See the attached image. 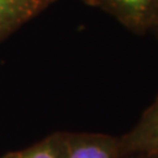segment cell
Here are the masks:
<instances>
[{
    "mask_svg": "<svg viewBox=\"0 0 158 158\" xmlns=\"http://www.w3.org/2000/svg\"><path fill=\"white\" fill-rule=\"evenodd\" d=\"M40 12L39 7L29 0H0V41Z\"/></svg>",
    "mask_w": 158,
    "mask_h": 158,
    "instance_id": "277c9868",
    "label": "cell"
},
{
    "mask_svg": "<svg viewBox=\"0 0 158 158\" xmlns=\"http://www.w3.org/2000/svg\"><path fill=\"white\" fill-rule=\"evenodd\" d=\"M135 158H158V156H150V155H134Z\"/></svg>",
    "mask_w": 158,
    "mask_h": 158,
    "instance_id": "52a82bcc",
    "label": "cell"
},
{
    "mask_svg": "<svg viewBox=\"0 0 158 158\" xmlns=\"http://www.w3.org/2000/svg\"><path fill=\"white\" fill-rule=\"evenodd\" d=\"M29 1H32L34 5L38 6L41 11H44L47 6H49L52 2H54L55 0H29Z\"/></svg>",
    "mask_w": 158,
    "mask_h": 158,
    "instance_id": "8992f818",
    "label": "cell"
},
{
    "mask_svg": "<svg viewBox=\"0 0 158 158\" xmlns=\"http://www.w3.org/2000/svg\"><path fill=\"white\" fill-rule=\"evenodd\" d=\"M157 31H158V29H157Z\"/></svg>",
    "mask_w": 158,
    "mask_h": 158,
    "instance_id": "ba28073f",
    "label": "cell"
},
{
    "mask_svg": "<svg viewBox=\"0 0 158 158\" xmlns=\"http://www.w3.org/2000/svg\"><path fill=\"white\" fill-rule=\"evenodd\" d=\"M66 132H54L31 147L7 152L0 158H64Z\"/></svg>",
    "mask_w": 158,
    "mask_h": 158,
    "instance_id": "5b68a950",
    "label": "cell"
},
{
    "mask_svg": "<svg viewBox=\"0 0 158 158\" xmlns=\"http://www.w3.org/2000/svg\"><path fill=\"white\" fill-rule=\"evenodd\" d=\"M64 158H124L119 137L104 134H67Z\"/></svg>",
    "mask_w": 158,
    "mask_h": 158,
    "instance_id": "3957f363",
    "label": "cell"
},
{
    "mask_svg": "<svg viewBox=\"0 0 158 158\" xmlns=\"http://www.w3.org/2000/svg\"><path fill=\"white\" fill-rule=\"evenodd\" d=\"M113 15L131 32L144 34L158 29V0H83Z\"/></svg>",
    "mask_w": 158,
    "mask_h": 158,
    "instance_id": "6da1fadb",
    "label": "cell"
},
{
    "mask_svg": "<svg viewBox=\"0 0 158 158\" xmlns=\"http://www.w3.org/2000/svg\"><path fill=\"white\" fill-rule=\"evenodd\" d=\"M123 157L134 155L158 156V96L128 134L119 137Z\"/></svg>",
    "mask_w": 158,
    "mask_h": 158,
    "instance_id": "7a4b0ae2",
    "label": "cell"
}]
</instances>
